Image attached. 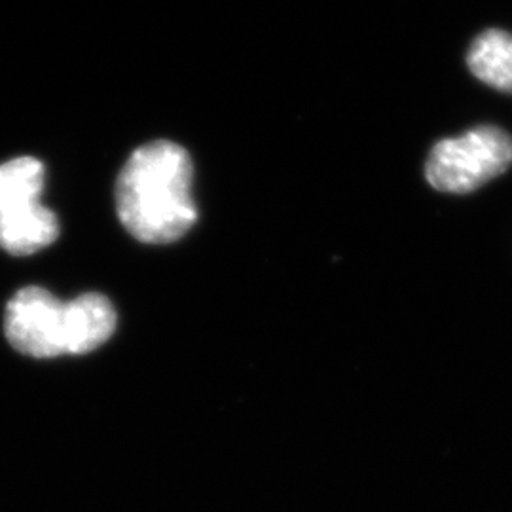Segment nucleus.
Instances as JSON below:
<instances>
[{"mask_svg":"<svg viewBox=\"0 0 512 512\" xmlns=\"http://www.w3.org/2000/svg\"><path fill=\"white\" fill-rule=\"evenodd\" d=\"M4 330L19 353L35 359L84 355L114 334L116 311L103 294L61 302L46 289L25 287L8 302Z\"/></svg>","mask_w":512,"mask_h":512,"instance_id":"nucleus-2","label":"nucleus"},{"mask_svg":"<svg viewBox=\"0 0 512 512\" xmlns=\"http://www.w3.org/2000/svg\"><path fill=\"white\" fill-rule=\"evenodd\" d=\"M467 65L484 84L512 93V35L499 29L484 31L475 38Z\"/></svg>","mask_w":512,"mask_h":512,"instance_id":"nucleus-5","label":"nucleus"},{"mask_svg":"<svg viewBox=\"0 0 512 512\" xmlns=\"http://www.w3.org/2000/svg\"><path fill=\"white\" fill-rule=\"evenodd\" d=\"M194 165L183 147L156 141L137 148L116 181V213L133 238L167 245L196 224Z\"/></svg>","mask_w":512,"mask_h":512,"instance_id":"nucleus-1","label":"nucleus"},{"mask_svg":"<svg viewBox=\"0 0 512 512\" xmlns=\"http://www.w3.org/2000/svg\"><path fill=\"white\" fill-rule=\"evenodd\" d=\"M46 169L37 158L0 164V249L27 256L50 247L59 236V220L40 202Z\"/></svg>","mask_w":512,"mask_h":512,"instance_id":"nucleus-3","label":"nucleus"},{"mask_svg":"<svg viewBox=\"0 0 512 512\" xmlns=\"http://www.w3.org/2000/svg\"><path fill=\"white\" fill-rule=\"evenodd\" d=\"M512 164V139L495 126L439 141L425 165L429 184L442 192L467 194L505 173Z\"/></svg>","mask_w":512,"mask_h":512,"instance_id":"nucleus-4","label":"nucleus"}]
</instances>
